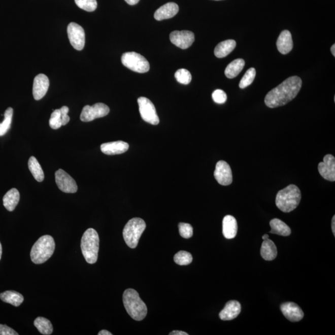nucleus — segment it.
Instances as JSON below:
<instances>
[{
    "label": "nucleus",
    "instance_id": "nucleus-30",
    "mask_svg": "<svg viewBox=\"0 0 335 335\" xmlns=\"http://www.w3.org/2000/svg\"><path fill=\"white\" fill-rule=\"evenodd\" d=\"M13 110L12 108H8L5 111L4 121L0 123V137L4 136L10 130L12 122Z\"/></svg>",
    "mask_w": 335,
    "mask_h": 335
},
{
    "label": "nucleus",
    "instance_id": "nucleus-12",
    "mask_svg": "<svg viewBox=\"0 0 335 335\" xmlns=\"http://www.w3.org/2000/svg\"><path fill=\"white\" fill-rule=\"evenodd\" d=\"M170 39L173 44L182 49L189 48L195 40L194 33L189 30H175L170 34Z\"/></svg>",
    "mask_w": 335,
    "mask_h": 335
},
{
    "label": "nucleus",
    "instance_id": "nucleus-27",
    "mask_svg": "<svg viewBox=\"0 0 335 335\" xmlns=\"http://www.w3.org/2000/svg\"><path fill=\"white\" fill-rule=\"evenodd\" d=\"M245 66V61L242 58H238L229 63L225 71V76L228 78H234L238 76Z\"/></svg>",
    "mask_w": 335,
    "mask_h": 335
},
{
    "label": "nucleus",
    "instance_id": "nucleus-21",
    "mask_svg": "<svg viewBox=\"0 0 335 335\" xmlns=\"http://www.w3.org/2000/svg\"><path fill=\"white\" fill-rule=\"evenodd\" d=\"M237 231H238V224L236 218L229 215L223 218L222 232L226 239H234L237 236Z\"/></svg>",
    "mask_w": 335,
    "mask_h": 335
},
{
    "label": "nucleus",
    "instance_id": "nucleus-2",
    "mask_svg": "<svg viewBox=\"0 0 335 335\" xmlns=\"http://www.w3.org/2000/svg\"><path fill=\"white\" fill-rule=\"evenodd\" d=\"M123 303L128 314L137 321L144 320L147 314V307L133 289H127L123 294Z\"/></svg>",
    "mask_w": 335,
    "mask_h": 335
},
{
    "label": "nucleus",
    "instance_id": "nucleus-37",
    "mask_svg": "<svg viewBox=\"0 0 335 335\" xmlns=\"http://www.w3.org/2000/svg\"><path fill=\"white\" fill-rule=\"evenodd\" d=\"M212 99L217 104H223L227 99V94L222 89H216L212 95Z\"/></svg>",
    "mask_w": 335,
    "mask_h": 335
},
{
    "label": "nucleus",
    "instance_id": "nucleus-1",
    "mask_svg": "<svg viewBox=\"0 0 335 335\" xmlns=\"http://www.w3.org/2000/svg\"><path fill=\"white\" fill-rule=\"evenodd\" d=\"M303 82L301 78L290 77L270 91L265 97L264 103L268 108H275L287 104L294 99L300 91Z\"/></svg>",
    "mask_w": 335,
    "mask_h": 335
},
{
    "label": "nucleus",
    "instance_id": "nucleus-25",
    "mask_svg": "<svg viewBox=\"0 0 335 335\" xmlns=\"http://www.w3.org/2000/svg\"><path fill=\"white\" fill-rule=\"evenodd\" d=\"M0 298L4 303L11 304L15 307H19L24 301L23 296L20 293L14 290H7L1 293Z\"/></svg>",
    "mask_w": 335,
    "mask_h": 335
},
{
    "label": "nucleus",
    "instance_id": "nucleus-31",
    "mask_svg": "<svg viewBox=\"0 0 335 335\" xmlns=\"http://www.w3.org/2000/svg\"><path fill=\"white\" fill-rule=\"evenodd\" d=\"M176 263L181 265H188L192 261L191 254L185 251H180L174 256Z\"/></svg>",
    "mask_w": 335,
    "mask_h": 335
},
{
    "label": "nucleus",
    "instance_id": "nucleus-32",
    "mask_svg": "<svg viewBox=\"0 0 335 335\" xmlns=\"http://www.w3.org/2000/svg\"><path fill=\"white\" fill-rule=\"evenodd\" d=\"M256 77V70L250 68L245 73L244 76L242 78L239 84V87L241 89L247 88L253 82Z\"/></svg>",
    "mask_w": 335,
    "mask_h": 335
},
{
    "label": "nucleus",
    "instance_id": "nucleus-6",
    "mask_svg": "<svg viewBox=\"0 0 335 335\" xmlns=\"http://www.w3.org/2000/svg\"><path fill=\"white\" fill-rule=\"evenodd\" d=\"M145 228H146V223L141 218H133L126 223L122 233L125 244L128 247L130 248L137 247L139 239Z\"/></svg>",
    "mask_w": 335,
    "mask_h": 335
},
{
    "label": "nucleus",
    "instance_id": "nucleus-3",
    "mask_svg": "<svg viewBox=\"0 0 335 335\" xmlns=\"http://www.w3.org/2000/svg\"><path fill=\"white\" fill-rule=\"evenodd\" d=\"M301 192L294 184H290L278 192L276 205L281 211L288 213L297 208L301 200Z\"/></svg>",
    "mask_w": 335,
    "mask_h": 335
},
{
    "label": "nucleus",
    "instance_id": "nucleus-17",
    "mask_svg": "<svg viewBox=\"0 0 335 335\" xmlns=\"http://www.w3.org/2000/svg\"><path fill=\"white\" fill-rule=\"evenodd\" d=\"M128 147L129 145L126 142L119 141L102 144L100 145V150L106 155H119L127 152Z\"/></svg>",
    "mask_w": 335,
    "mask_h": 335
},
{
    "label": "nucleus",
    "instance_id": "nucleus-20",
    "mask_svg": "<svg viewBox=\"0 0 335 335\" xmlns=\"http://www.w3.org/2000/svg\"><path fill=\"white\" fill-rule=\"evenodd\" d=\"M276 45L281 54L284 55L288 54L293 48L291 33L287 30H283L279 35Z\"/></svg>",
    "mask_w": 335,
    "mask_h": 335
},
{
    "label": "nucleus",
    "instance_id": "nucleus-23",
    "mask_svg": "<svg viewBox=\"0 0 335 335\" xmlns=\"http://www.w3.org/2000/svg\"><path fill=\"white\" fill-rule=\"evenodd\" d=\"M19 199H20V194L18 190L16 188L10 189L6 193L3 199L5 208L8 211H13L18 205Z\"/></svg>",
    "mask_w": 335,
    "mask_h": 335
},
{
    "label": "nucleus",
    "instance_id": "nucleus-8",
    "mask_svg": "<svg viewBox=\"0 0 335 335\" xmlns=\"http://www.w3.org/2000/svg\"><path fill=\"white\" fill-rule=\"evenodd\" d=\"M139 112L142 119L152 125H158L160 122L156 109L152 102L147 97H140L138 99Z\"/></svg>",
    "mask_w": 335,
    "mask_h": 335
},
{
    "label": "nucleus",
    "instance_id": "nucleus-47",
    "mask_svg": "<svg viewBox=\"0 0 335 335\" xmlns=\"http://www.w3.org/2000/svg\"><path fill=\"white\" fill-rule=\"evenodd\" d=\"M215 1H220V0H215Z\"/></svg>",
    "mask_w": 335,
    "mask_h": 335
},
{
    "label": "nucleus",
    "instance_id": "nucleus-5",
    "mask_svg": "<svg viewBox=\"0 0 335 335\" xmlns=\"http://www.w3.org/2000/svg\"><path fill=\"white\" fill-rule=\"evenodd\" d=\"M99 239L98 233L93 228H88L83 233L81 240V249L86 262L94 264L98 257Z\"/></svg>",
    "mask_w": 335,
    "mask_h": 335
},
{
    "label": "nucleus",
    "instance_id": "nucleus-10",
    "mask_svg": "<svg viewBox=\"0 0 335 335\" xmlns=\"http://www.w3.org/2000/svg\"><path fill=\"white\" fill-rule=\"evenodd\" d=\"M67 33L70 43L74 48L77 50H83L85 44V33L83 28L72 22L67 27Z\"/></svg>",
    "mask_w": 335,
    "mask_h": 335
},
{
    "label": "nucleus",
    "instance_id": "nucleus-42",
    "mask_svg": "<svg viewBox=\"0 0 335 335\" xmlns=\"http://www.w3.org/2000/svg\"><path fill=\"white\" fill-rule=\"evenodd\" d=\"M331 228H332V231H333L334 236H335V216H334L333 217V218H332Z\"/></svg>",
    "mask_w": 335,
    "mask_h": 335
},
{
    "label": "nucleus",
    "instance_id": "nucleus-26",
    "mask_svg": "<svg viewBox=\"0 0 335 335\" xmlns=\"http://www.w3.org/2000/svg\"><path fill=\"white\" fill-rule=\"evenodd\" d=\"M270 223L271 228H272V230L270 231L271 233L284 237L289 236L291 233V230L289 226L280 219H274L271 220Z\"/></svg>",
    "mask_w": 335,
    "mask_h": 335
},
{
    "label": "nucleus",
    "instance_id": "nucleus-38",
    "mask_svg": "<svg viewBox=\"0 0 335 335\" xmlns=\"http://www.w3.org/2000/svg\"><path fill=\"white\" fill-rule=\"evenodd\" d=\"M61 121H62V125H65L70 121V117L68 116L69 109L67 106H62L60 109Z\"/></svg>",
    "mask_w": 335,
    "mask_h": 335
},
{
    "label": "nucleus",
    "instance_id": "nucleus-34",
    "mask_svg": "<svg viewBox=\"0 0 335 335\" xmlns=\"http://www.w3.org/2000/svg\"><path fill=\"white\" fill-rule=\"evenodd\" d=\"M75 4L83 10L92 12L96 9V0H75Z\"/></svg>",
    "mask_w": 335,
    "mask_h": 335
},
{
    "label": "nucleus",
    "instance_id": "nucleus-39",
    "mask_svg": "<svg viewBox=\"0 0 335 335\" xmlns=\"http://www.w3.org/2000/svg\"><path fill=\"white\" fill-rule=\"evenodd\" d=\"M13 328L6 325L0 324V335H18Z\"/></svg>",
    "mask_w": 335,
    "mask_h": 335
},
{
    "label": "nucleus",
    "instance_id": "nucleus-24",
    "mask_svg": "<svg viewBox=\"0 0 335 335\" xmlns=\"http://www.w3.org/2000/svg\"><path fill=\"white\" fill-rule=\"evenodd\" d=\"M236 41L231 39L221 42L215 48L214 54L217 58L227 57L236 48Z\"/></svg>",
    "mask_w": 335,
    "mask_h": 335
},
{
    "label": "nucleus",
    "instance_id": "nucleus-22",
    "mask_svg": "<svg viewBox=\"0 0 335 335\" xmlns=\"http://www.w3.org/2000/svg\"><path fill=\"white\" fill-rule=\"evenodd\" d=\"M277 255V248L275 243L269 239L263 240L261 248L262 258L266 261H272L276 258Z\"/></svg>",
    "mask_w": 335,
    "mask_h": 335
},
{
    "label": "nucleus",
    "instance_id": "nucleus-40",
    "mask_svg": "<svg viewBox=\"0 0 335 335\" xmlns=\"http://www.w3.org/2000/svg\"><path fill=\"white\" fill-rule=\"evenodd\" d=\"M170 335H188V333L183 331H173L169 334Z\"/></svg>",
    "mask_w": 335,
    "mask_h": 335
},
{
    "label": "nucleus",
    "instance_id": "nucleus-18",
    "mask_svg": "<svg viewBox=\"0 0 335 335\" xmlns=\"http://www.w3.org/2000/svg\"><path fill=\"white\" fill-rule=\"evenodd\" d=\"M241 312V305L238 301H228L221 312H220V319L224 321L231 320L239 316Z\"/></svg>",
    "mask_w": 335,
    "mask_h": 335
},
{
    "label": "nucleus",
    "instance_id": "nucleus-28",
    "mask_svg": "<svg viewBox=\"0 0 335 335\" xmlns=\"http://www.w3.org/2000/svg\"><path fill=\"white\" fill-rule=\"evenodd\" d=\"M28 167L30 173H32L34 178L36 179L38 182H42L44 180V173L42 169L41 164H39L37 159L35 156L30 157L28 161Z\"/></svg>",
    "mask_w": 335,
    "mask_h": 335
},
{
    "label": "nucleus",
    "instance_id": "nucleus-11",
    "mask_svg": "<svg viewBox=\"0 0 335 335\" xmlns=\"http://www.w3.org/2000/svg\"><path fill=\"white\" fill-rule=\"evenodd\" d=\"M55 175L56 184L61 191L65 193H75L78 191L76 181L64 170H58Z\"/></svg>",
    "mask_w": 335,
    "mask_h": 335
},
{
    "label": "nucleus",
    "instance_id": "nucleus-35",
    "mask_svg": "<svg viewBox=\"0 0 335 335\" xmlns=\"http://www.w3.org/2000/svg\"><path fill=\"white\" fill-rule=\"evenodd\" d=\"M49 125L53 129H58L62 126L60 110H56L52 112L49 120Z\"/></svg>",
    "mask_w": 335,
    "mask_h": 335
},
{
    "label": "nucleus",
    "instance_id": "nucleus-44",
    "mask_svg": "<svg viewBox=\"0 0 335 335\" xmlns=\"http://www.w3.org/2000/svg\"><path fill=\"white\" fill-rule=\"evenodd\" d=\"M331 52L332 55L335 57V45L333 44L331 47Z\"/></svg>",
    "mask_w": 335,
    "mask_h": 335
},
{
    "label": "nucleus",
    "instance_id": "nucleus-46",
    "mask_svg": "<svg viewBox=\"0 0 335 335\" xmlns=\"http://www.w3.org/2000/svg\"><path fill=\"white\" fill-rule=\"evenodd\" d=\"M2 246L1 243H0V259H1L2 258Z\"/></svg>",
    "mask_w": 335,
    "mask_h": 335
},
{
    "label": "nucleus",
    "instance_id": "nucleus-9",
    "mask_svg": "<svg viewBox=\"0 0 335 335\" xmlns=\"http://www.w3.org/2000/svg\"><path fill=\"white\" fill-rule=\"evenodd\" d=\"M110 110L103 103H96L93 106H85L81 113L80 119L83 122H90L97 118L107 116Z\"/></svg>",
    "mask_w": 335,
    "mask_h": 335
},
{
    "label": "nucleus",
    "instance_id": "nucleus-15",
    "mask_svg": "<svg viewBox=\"0 0 335 335\" xmlns=\"http://www.w3.org/2000/svg\"><path fill=\"white\" fill-rule=\"evenodd\" d=\"M49 87V80L44 74L37 75L34 80L32 93L34 98L40 100L46 94Z\"/></svg>",
    "mask_w": 335,
    "mask_h": 335
},
{
    "label": "nucleus",
    "instance_id": "nucleus-29",
    "mask_svg": "<svg viewBox=\"0 0 335 335\" xmlns=\"http://www.w3.org/2000/svg\"><path fill=\"white\" fill-rule=\"evenodd\" d=\"M34 325L41 334L49 335L52 333L53 326L52 323L46 318L38 317L34 322Z\"/></svg>",
    "mask_w": 335,
    "mask_h": 335
},
{
    "label": "nucleus",
    "instance_id": "nucleus-45",
    "mask_svg": "<svg viewBox=\"0 0 335 335\" xmlns=\"http://www.w3.org/2000/svg\"><path fill=\"white\" fill-rule=\"evenodd\" d=\"M262 239L263 240L269 239V236H268L267 234H265L263 236H262Z\"/></svg>",
    "mask_w": 335,
    "mask_h": 335
},
{
    "label": "nucleus",
    "instance_id": "nucleus-41",
    "mask_svg": "<svg viewBox=\"0 0 335 335\" xmlns=\"http://www.w3.org/2000/svg\"><path fill=\"white\" fill-rule=\"evenodd\" d=\"M139 1L140 0H125V2L130 5H135L138 4Z\"/></svg>",
    "mask_w": 335,
    "mask_h": 335
},
{
    "label": "nucleus",
    "instance_id": "nucleus-13",
    "mask_svg": "<svg viewBox=\"0 0 335 335\" xmlns=\"http://www.w3.org/2000/svg\"><path fill=\"white\" fill-rule=\"evenodd\" d=\"M214 177L217 182L223 186L232 183V172L230 165L225 161H218L214 172Z\"/></svg>",
    "mask_w": 335,
    "mask_h": 335
},
{
    "label": "nucleus",
    "instance_id": "nucleus-19",
    "mask_svg": "<svg viewBox=\"0 0 335 335\" xmlns=\"http://www.w3.org/2000/svg\"><path fill=\"white\" fill-rule=\"evenodd\" d=\"M179 7L177 4L172 2L168 3L155 11L154 18L157 21L170 19L177 15Z\"/></svg>",
    "mask_w": 335,
    "mask_h": 335
},
{
    "label": "nucleus",
    "instance_id": "nucleus-16",
    "mask_svg": "<svg viewBox=\"0 0 335 335\" xmlns=\"http://www.w3.org/2000/svg\"><path fill=\"white\" fill-rule=\"evenodd\" d=\"M281 310L284 317L290 322H298L303 319L304 316L303 310L294 303H286L282 304Z\"/></svg>",
    "mask_w": 335,
    "mask_h": 335
},
{
    "label": "nucleus",
    "instance_id": "nucleus-43",
    "mask_svg": "<svg viewBox=\"0 0 335 335\" xmlns=\"http://www.w3.org/2000/svg\"><path fill=\"white\" fill-rule=\"evenodd\" d=\"M98 335H113V334L111 332L106 330V329H103V330L99 332Z\"/></svg>",
    "mask_w": 335,
    "mask_h": 335
},
{
    "label": "nucleus",
    "instance_id": "nucleus-14",
    "mask_svg": "<svg viewBox=\"0 0 335 335\" xmlns=\"http://www.w3.org/2000/svg\"><path fill=\"white\" fill-rule=\"evenodd\" d=\"M318 169L320 175L325 180L335 181V158L333 155H325L323 161L318 164Z\"/></svg>",
    "mask_w": 335,
    "mask_h": 335
},
{
    "label": "nucleus",
    "instance_id": "nucleus-7",
    "mask_svg": "<svg viewBox=\"0 0 335 335\" xmlns=\"http://www.w3.org/2000/svg\"><path fill=\"white\" fill-rule=\"evenodd\" d=\"M123 65L131 71L144 74L149 71L150 64L144 56L135 52H125L122 55Z\"/></svg>",
    "mask_w": 335,
    "mask_h": 335
},
{
    "label": "nucleus",
    "instance_id": "nucleus-4",
    "mask_svg": "<svg viewBox=\"0 0 335 335\" xmlns=\"http://www.w3.org/2000/svg\"><path fill=\"white\" fill-rule=\"evenodd\" d=\"M55 244L54 239L50 236H44L39 238L30 251V259L34 263H44L54 252Z\"/></svg>",
    "mask_w": 335,
    "mask_h": 335
},
{
    "label": "nucleus",
    "instance_id": "nucleus-33",
    "mask_svg": "<svg viewBox=\"0 0 335 335\" xmlns=\"http://www.w3.org/2000/svg\"><path fill=\"white\" fill-rule=\"evenodd\" d=\"M175 77L178 82L183 84V85H188L191 82V74L188 70L181 69L178 70L175 73Z\"/></svg>",
    "mask_w": 335,
    "mask_h": 335
},
{
    "label": "nucleus",
    "instance_id": "nucleus-36",
    "mask_svg": "<svg viewBox=\"0 0 335 335\" xmlns=\"http://www.w3.org/2000/svg\"><path fill=\"white\" fill-rule=\"evenodd\" d=\"M179 232L184 239H189L193 236V228L189 223L181 222L179 223Z\"/></svg>",
    "mask_w": 335,
    "mask_h": 335
}]
</instances>
